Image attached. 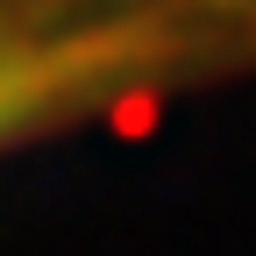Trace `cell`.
<instances>
[{
  "label": "cell",
  "mask_w": 256,
  "mask_h": 256,
  "mask_svg": "<svg viewBox=\"0 0 256 256\" xmlns=\"http://www.w3.org/2000/svg\"><path fill=\"white\" fill-rule=\"evenodd\" d=\"M256 72V0H0V150Z\"/></svg>",
  "instance_id": "cell-1"
}]
</instances>
